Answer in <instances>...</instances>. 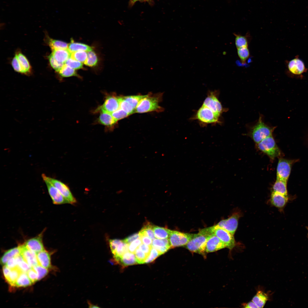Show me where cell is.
<instances>
[{
  "instance_id": "cell-42",
  "label": "cell",
  "mask_w": 308,
  "mask_h": 308,
  "mask_svg": "<svg viewBox=\"0 0 308 308\" xmlns=\"http://www.w3.org/2000/svg\"><path fill=\"white\" fill-rule=\"evenodd\" d=\"M33 268L37 273L38 281L40 280L45 277L48 272L47 269L39 264L33 267Z\"/></svg>"
},
{
  "instance_id": "cell-38",
  "label": "cell",
  "mask_w": 308,
  "mask_h": 308,
  "mask_svg": "<svg viewBox=\"0 0 308 308\" xmlns=\"http://www.w3.org/2000/svg\"><path fill=\"white\" fill-rule=\"evenodd\" d=\"M11 270L9 277L6 280L11 285L14 286L15 282L22 272L17 268Z\"/></svg>"
},
{
  "instance_id": "cell-5",
  "label": "cell",
  "mask_w": 308,
  "mask_h": 308,
  "mask_svg": "<svg viewBox=\"0 0 308 308\" xmlns=\"http://www.w3.org/2000/svg\"><path fill=\"white\" fill-rule=\"evenodd\" d=\"M256 144L260 150L266 154L272 160L281 155L280 151L272 135L265 138Z\"/></svg>"
},
{
  "instance_id": "cell-59",
  "label": "cell",
  "mask_w": 308,
  "mask_h": 308,
  "mask_svg": "<svg viewBox=\"0 0 308 308\" xmlns=\"http://www.w3.org/2000/svg\"><path fill=\"white\" fill-rule=\"evenodd\" d=\"M139 0H133V1H132L131 3V5H133L137 1H139Z\"/></svg>"
},
{
  "instance_id": "cell-30",
  "label": "cell",
  "mask_w": 308,
  "mask_h": 308,
  "mask_svg": "<svg viewBox=\"0 0 308 308\" xmlns=\"http://www.w3.org/2000/svg\"><path fill=\"white\" fill-rule=\"evenodd\" d=\"M153 230L155 238L159 239L168 238L171 231L167 228L154 225Z\"/></svg>"
},
{
  "instance_id": "cell-25",
  "label": "cell",
  "mask_w": 308,
  "mask_h": 308,
  "mask_svg": "<svg viewBox=\"0 0 308 308\" xmlns=\"http://www.w3.org/2000/svg\"><path fill=\"white\" fill-rule=\"evenodd\" d=\"M68 49L71 53L79 51L89 52L92 50L91 47L86 44L74 42L72 41L68 44Z\"/></svg>"
},
{
  "instance_id": "cell-62",
  "label": "cell",
  "mask_w": 308,
  "mask_h": 308,
  "mask_svg": "<svg viewBox=\"0 0 308 308\" xmlns=\"http://www.w3.org/2000/svg\"><path fill=\"white\" fill-rule=\"evenodd\" d=\"M133 1V0H130V3L131 4V3H132V1Z\"/></svg>"
},
{
  "instance_id": "cell-22",
  "label": "cell",
  "mask_w": 308,
  "mask_h": 308,
  "mask_svg": "<svg viewBox=\"0 0 308 308\" xmlns=\"http://www.w3.org/2000/svg\"><path fill=\"white\" fill-rule=\"evenodd\" d=\"M134 253L128 251L125 252L120 258L119 264L124 266L137 264Z\"/></svg>"
},
{
  "instance_id": "cell-23",
  "label": "cell",
  "mask_w": 308,
  "mask_h": 308,
  "mask_svg": "<svg viewBox=\"0 0 308 308\" xmlns=\"http://www.w3.org/2000/svg\"><path fill=\"white\" fill-rule=\"evenodd\" d=\"M268 299L267 294L261 290L258 291L253 298L252 301L258 308L263 307Z\"/></svg>"
},
{
  "instance_id": "cell-24",
  "label": "cell",
  "mask_w": 308,
  "mask_h": 308,
  "mask_svg": "<svg viewBox=\"0 0 308 308\" xmlns=\"http://www.w3.org/2000/svg\"><path fill=\"white\" fill-rule=\"evenodd\" d=\"M287 185V182L276 179L272 187V192L288 196Z\"/></svg>"
},
{
  "instance_id": "cell-8",
  "label": "cell",
  "mask_w": 308,
  "mask_h": 308,
  "mask_svg": "<svg viewBox=\"0 0 308 308\" xmlns=\"http://www.w3.org/2000/svg\"><path fill=\"white\" fill-rule=\"evenodd\" d=\"M42 179L47 180L55 187L69 203L73 204L76 202V199L66 184L56 179L47 176L44 174L42 175Z\"/></svg>"
},
{
  "instance_id": "cell-47",
  "label": "cell",
  "mask_w": 308,
  "mask_h": 308,
  "mask_svg": "<svg viewBox=\"0 0 308 308\" xmlns=\"http://www.w3.org/2000/svg\"><path fill=\"white\" fill-rule=\"evenodd\" d=\"M64 64L74 69H80L83 67V64L82 62L70 57L66 60Z\"/></svg>"
},
{
  "instance_id": "cell-3",
  "label": "cell",
  "mask_w": 308,
  "mask_h": 308,
  "mask_svg": "<svg viewBox=\"0 0 308 308\" xmlns=\"http://www.w3.org/2000/svg\"><path fill=\"white\" fill-rule=\"evenodd\" d=\"M221 116L209 108L202 105L192 118L198 121L201 125L221 123Z\"/></svg>"
},
{
  "instance_id": "cell-7",
  "label": "cell",
  "mask_w": 308,
  "mask_h": 308,
  "mask_svg": "<svg viewBox=\"0 0 308 308\" xmlns=\"http://www.w3.org/2000/svg\"><path fill=\"white\" fill-rule=\"evenodd\" d=\"M210 234H214L226 245V248L232 249L235 246L234 235L224 229L216 225L209 227Z\"/></svg>"
},
{
  "instance_id": "cell-54",
  "label": "cell",
  "mask_w": 308,
  "mask_h": 308,
  "mask_svg": "<svg viewBox=\"0 0 308 308\" xmlns=\"http://www.w3.org/2000/svg\"><path fill=\"white\" fill-rule=\"evenodd\" d=\"M140 239L143 243L148 245L151 246L152 240L149 237L145 235L140 236Z\"/></svg>"
},
{
  "instance_id": "cell-43",
  "label": "cell",
  "mask_w": 308,
  "mask_h": 308,
  "mask_svg": "<svg viewBox=\"0 0 308 308\" xmlns=\"http://www.w3.org/2000/svg\"><path fill=\"white\" fill-rule=\"evenodd\" d=\"M48 59L50 64L52 67L55 71L59 72L64 65V63L58 61L54 58L51 54L49 56Z\"/></svg>"
},
{
  "instance_id": "cell-52",
  "label": "cell",
  "mask_w": 308,
  "mask_h": 308,
  "mask_svg": "<svg viewBox=\"0 0 308 308\" xmlns=\"http://www.w3.org/2000/svg\"><path fill=\"white\" fill-rule=\"evenodd\" d=\"M152 247L151 246L141 243L138 248L148 256L150 254Z\"/></svg>"
},
{
  "instance_id": "cell-48",
  "label": "cell",
  "mask_w": 308,
  "mask_h": 308,
  "mask_svg": "<svg viewBox=\"0 0 308 308\" xmlns=\"http://www.w3.org/2000/svg\"><path fill=\"white\" fill-rule=\"evenodd\" d=\"M11 64L15 71L18 72L25 74V72L22 68L18 60L17 54H15Z\"/></svg>"
},
{
  "instance_id": "cell-40",
  "label": "cell",
  "mask_w": 308,
  "mask_h": 308,
  "mask_svg": "<svg viewBox=\"0 0 308 308\" xmlns=\"http://www.w3.org/2000/svg\"><path fill=\"white\" fill-rule=\"evenodd\" d=\"M119 108L130 115L135 112V109L123 96H121Z\"/></svg>"
},
{
  "instance_id": "cell-14",
  "label": "cell",
  "mask_w": 308,
  "mask_h": 308,
  "mask_svg": "<svg viewBox=\"0 0 308 308\" xmlns=\"http://www.w3.org/2000/svg\"><path fill=\"white\" fill-rule=\"evenodd\" d=\"M44 231L36 236L27 240L24 244L29 250L36 254L45 250L43 243Z\"/></svg>"
},
{
  "instance_id": "cell-2",
  "label": "cell",
  "mask_w": 308,
  "mask_h": 308,
  "mask_svg": "<svg viewBox=\"0 0 308 308\" xmlns=\"http://www.w3.org/2000/svg\"><path fill=\"white\" fill-rule=\"evenodd\" d=\"M161 95L148 94L140 101L135 110V112L144 113L151 112H159L163 109L159 106Z\"/></svg>"
},
{
  "instance_id": "cell-31",
  "label": "cell",
  "mask_w": 308,
  "mask_h": 308,
  "mask_svg": "<svg viewBox=\"0 0 308 308\" xmlns=\"http://www.w3.org/2000/svg\"><path fill=\"white\" fill-rule=\"evenodd\" d=\"M234 35L235 37V44L237 49L244 47H248L249 43L248 38L249 35V34L245 36H243L235 33Z\"/></svg>"
},
{
  "instance_id": "cell-12",
  "label": "cell",
  "mask_w": 308,
  "mask_h": 308,
  "mask_svg": "<svg viewBox=\"0 0 308 308\" xmlns=\"http://www.w3.org/2000/svg\"><path fill=\"white\" fill-rule=\"evenodd\" d=\"M240 216V214L235 213L228 219L221 220L216 225L234 235L237 229Z\"/></svg>"
},
{
  "instance_id": "cell-53",
  "label": "cell",
  "mask_w": 308,
  "mask_h": 308,
  "mask_svg": "<svg viewBox=\"0 0 308 308\" xmlns=\"http://www.w3.org/2000/svg\"><path fill=\"white\" fill-rule=\"evenodd\" d=\"M6 265L11 269L17 268V264L15 257L10 259L6 263Z\"/></svg>"
},
{
  "instance_id": "cell-37",
  "label": "cell",
  "mask_w": 308,
  "mask_h": 308,
  "mask_svg": "<svg viewBox=\"0 0 308 308\" xmlns=\"http://www.w3.org/2000/svg\"><path fill=\"white\" fill-rule=\"evenodd\" d=\"M87 58L84 62L86 65L89 66H96L97 63L98 59L95 52L92 50L88 52Z\"/></svg>"
},
{
  "instance_id": "cell-41",
  "label": "cell",
  "mask_w": 308,
  "mask_h": 308,
  "mask_svg": "<svg viewBox=\"0 0 308 308\" xmlns=\"http://www.w3.org/2000/svg\"><path fill=\"white\" fill-rule=\"evenodd\" d=\"M152 247H171L168 238L165 239H155L153 240Z\"/></svg>"
},
{
  "instance_id": "cell-35",
  "label": "cell",
  "mask_w": 308,
  "mask_h": 308,
  "mask_svg": "<svg viewBox=\"0 0 308 308\" xmlns=\"http://www.w3.org/2000/svg\"><path fill=\"white\" fill-rule=\"evenodd\" d=\"M59 72L60 75L62 77H67L77 75L74 69L64 63Z\"/></svg>"
},
{
  "instance_id": "cell-39",
  "label": "cell",
  "mask_w": 308,
  "mask_h": 308,
  "mask_svg": "<svg viewBox=\"0 0 308 308\" xmlns=\"http://www.w3.org/2000/svg\"><path fill=\"white\" fill-rule=\"evenodd\" d=\"M87 55L86 51H77L71 53L70 57L81 62L84 63L87 58Z\"/></svg>"
},
{
  "instance_id": "cell-1",
  "label": "cell",
  "mask_w": 308,
  "mask_h": 308,
  "mask_svg": "<svg viewBox=\"0 0 308 308\" xmlns=\"http://www.w3.org/2000/svg\"><path fill=\"white\" fill-rule=\"evenodd\" d=\"M275 127L268 125L264 121L262 116L260 115L257 122L249 128L247 135L257 144L265 138L272 135Z\"/></svg>"
},
{
  "instance_id": "cell-57",
  "label": "cell",
  "mask_w": 308,
  "mask_h": 308,
  "mask_svg": "<svg viewBox=\"0 0 308 308\" xmlns=\"http://www.w3.org/2000/svg\"><path fill=\"white\" fill-rule=\"evenodd\" d=\"M244 307L247 308H258L256 304L252 301H250L247 303L245 304Z\"/></svg>"
},
{
  "instance_id": "cell-45",
  "label": "cell",
  "mask_w": 308,
  "mask_h": 308,
  "mask_svg": "<svg viewBox=\"0 0 308 308\" xmlns=\"http://www.w3.org/2000/svg\"><path fill=\"white\" fill-rule=\"evenodd\" d=\"M161 255V254L157 250L152 247L149 255L145 260V263H151Z\"/></svg>"
},
{
  "instance_id": "cell-29",
  "label": "cell",
  "mask_w": 308,
  "mask_h": 308,
  "mask_svg": "<svg viewBox=\"0 0 308 308\" xmlns=\"http://www.w3.org/2000/svg\"><path fill=\"white\" fill-rule=\"evenodd\" d=\"M46 41L52 51L55 49L68 48V44L64 42L53 39L48 37Z\"/></svg>"
},
{
  "instance_id": "cell-9",
  "label": "cell",
  "mask_w": 308,
  "mask_h": 308,
  "mask_svg": "<svg viewBox=\"0 0 308 308\" xmlns=\"http://www.w3.org/2000/svg\"><path fill=\"white\" fill-rule=\"evenodd\" d=\"M121 98L113 94H107L104 103L97 108L94 112L104 111L112 114L119 108Z\"/></svg>"
},
{
  "instance_id": "cell-27",
  "label": "cell",
  "mask_w": 308,
  "mask_h": 308,
  "mask_svg": "<svg viewBox=\"0 0 308 308\" xmlns=\"http://www.w3.org/2000/svg\"><path fill=\"white\" fill-rule=\"evenodd\" d=\"M32 284L27 273L21 272L14 286L19 287H26L31 285Z\"/></svg>"
},
{
  "instance_id": "cell-4",
  "label": "cell",
  "mask_w": 308,
  "mask_h": 308,
  "mask_svg": "<svg viewBox=\"0 0 308 308\" xmlns=\"http://www.w3.org/2000/svg\"><path fill=\"white\" fill-rule=\"evenodd\" d=\"M208 236L199 233L197 234H193L191 239L184 246L191 252L205 256L206 253V247Z\"/></svg>"
},
{
  "instance_id": "cell-32",
  "label": "cell",
  "mask_w": 308,
  "mask_h": 308,
  "mask_svg": "<svg viewBox=\"0 0 308 308\" xmlns=\"http://www.w3.org/2000/svg\"><path fill=\"white\" fill-rule=\"evenodd\" d=\"M15 258L17 264V268L21 272L27 273L32 268L24 260L20 254Z\"/></svg>"
},
{
  "instance_id": "cell-36",
  "label": "cell",
  "mask_w": 308,
  "mask_h": 308,
  "mask_svg": "<svg viewBox=\"0 0 308 308\" xmlns=\"http://www.w3.org/2000/svg\"><path fill=\"white\" fill-rule=\"evenodd\" d=\"M237 51L238 56L242 64H245L250 55V51L248 47L237 48Z\"/></svg>"
},
{
  "instance_id": "cell-44",
  "label": "cell",
  "mask_w": 308,
  "mask_h": 308,
  "mask_svg": "<svg viewBox=\"0 0 308 308\" xmlns=\"http://www.w3.org/2000/svg\"><path fill=\"white\" fill-rule=\"evenodd\" d=\"M111 114L114 119L117 121L130 115L120 108Z\"/></svg>"
},
{
  "instance_id": "cell-28",
  "label": "cell",
  "mask_w": 308,
  "mask_h": 308,
  "mask_svg": "<svg viewBox=\"0 0 308 308\" xmlns=\"http://www.w3.org/2000/svg\"><path fill=\"white\" fill-rule=\"evenodd\" d=\"M153 225L150 222H146L139 232V236H146L153 240L155 238L153 231Z\"/></svg>"
},
{
  "instance_id": "cell-21",
  "label": "cell",
  "mask_w": 308,
  "mask_h": 308,
  "mask_svg": "<svg viewBox=\"0 0 308 308\" xmlns=\"http://www.w3.org/2000/svg\"><path fill=\"white\" fill-rule=\"evenodd\" d=\"M39 265L47 269L51 267L50 258V254L45 250L36 254Z\"/></svg>"
},
{
  "instance_id": "cell-26",
  "label": "cell",
  "mask_w": 308,
  "mask_h": 308,
  "mask_svg": "<svg viewBox=\"0 0 308 308\" xmlns=\"http://www.w3.org/2000/svg\"><path fill=\"white\" fill-rule=\"evenodd\" d=\"M19 254L20 250L19 246L8 250L5 252L1 257V264L3 265H5L10 259L15 257Z\"/></svg>"
},
{
  "instance_id": "cell-50",
  "label": "cell",
  "mask_w": 308,
  "mask_h": 308,
  "mask_svg": "<svg viewBox=\"0 0 308 308\" xmlns=\"http://www.w3.org/2000/svg\"><path fill=\"white\" fill-rule=\"evenodd\" d=\"M27 273L33 283L38 281L37 274L33 268L29 270Z\"/></svg>"
},
{
  "instance_id": "cell-6",
  "label": "cell",
  "mask_w": 308,
  "mask_h": 308,
  "mask_svg": "<svg viewBox=\"0 0 308 308\" xmlns=\"http://www.w3.org/2000/svg\"><path fill=\"white\" fill-rule=\"evenodd\" d=\"M218 92H209L204 100L202 105L205 106L215 113L221 116L227 109L224 108L218 98Z\"/></svg>"
},
{
  "instance_id": "cell-11",
  "label": "cell",
  "mask_w": 308,
  "mask_h": 308,
  "mask_svg": "<svg viewBox=\"0 0 308 308\" xmlns=\"http://www.w3.org/2000/svg\"><path fill=\"white\" fill-rule=\"evenodd\" d=\"M292 161L283 158L279 159L277 168L276 179L287 182L290 175Z\"/></svg>"
},
{
  "instance_id": "cell-17",
  "label": "cell",
  "mask_w": 308,
  "mask_h": 308,
  "mask_svg": "<svg viewBox=\"0 0 308 308\" xmlns=\"http://www.w3.org/2000/svg\"><path fill=\"white\" fill-rule=\"evenodd\" d=\"M226 248V245L214 234L208 236L206 251L207 253L213 252Z\"/></svg>"
},
{
  "instance_id": "cell-49",
  "label": "cell",
  "mask_w": 308,
  "mask_h": 308,
  "mask_svg": "<svg viewBox=\"0 0 308 308\" xmlns=\"http://www.w3.org/2000/svg\"><path fill=\"white\" fill-rule=\"evenodd\" d=\"M141 241L140 238L137 239L131 243L129 246V252L134 253L136 250L141 243Z\"/></svg>"
},
{
  "instance_id": "cell-18",
  "label": "cell",
  "mask_w": 308,
  "mask_h": 308,
  "mask_svg": "<svg viewBox=\"0 0 308 308\" xmlns=\"http://www.w3.org/2000/svg\"><path fill=\"white\" fill-rule=\"evenodd\" d=\"M287 68L290 73L294 75H300L305 72L306 68L303 61L298 58L290 60L287 64Z\"/></svg>"
},
{
  "instance_id": "cell-56",
  "label": "cell",
  "mask_w": 308,
  "mask_h": 308,
  "mask_svg": "<svg viewBox=\"0 0 308 308\" xmlns=\"http://www.w3.org/2000/svg\"><path fill=\"white\" fill-rule=\"evenodd\" d=\"M11 269L9 268L6 265L4 266L3 268V271L4 276L5 279H7L11 272Z\"/></svg>"
},
{
  "instance_id": "cell-55",
  "label": "cell",
  "mask_w": 308,
  "mask_h": 308,
  "mask_svg": "<svg viewBox=\"0 0 308 308\" xmlns=\"http://www.w3.org/2000/svg\"><path fill=\"white\" fill-rule=\"evenodd\" d=\"M152 247L157 250L160 253L161 255L167 252L169 249L171 248L170 247Z\"/></svg>"
},
{
  "instance_id": "cell-15",
  "label": "cell",
  "mask_w": 308,
  "mask_h": 308,
  "mask_svg": "<svg viewBox=\"0 0 308 308\" xmlns=\"http://www.w3.org/2000/svg\"><path fill=\"white\" fill-rule=\"evenodd\" d=\"M100 114L97 119L96 123L104 126L107 130H112L117 123L111 113L104 111L100 112Z\"/></svg>"
},
{
  "instance_id": "cell-34",
  "label": "cell",
  "mask_w": 308,
  "mask_h": 308,
  "mask_svg": "<svg viewBox=\"0 0 308 308\" xmlns=\"http://www.w3.org/2000/svg\"><path fill=\"white\" fill-rule=\"evenodd\" d=\"M145 95H135L123 96L124 99L128 102L135 109L140 101L145 97Z\"/></svg>"
},
{
  "instance_id": "cell-10",
  "label": "cell",
  "mask_w": 308,
  "mask_h": 308,
  "mask_svg": "<svg viewBox=\"0 0 308 308\" xmlns=\"http://www.w3.org/2000/svg\"><path fill=\"white\" fill-rule=\"evenodd\" d=\"M193 234L171 230L168 239L171 248L184 246L192 238Z\"/></svg>"
},
{
  "instance_id": "cell-13",
  "label": "cell",
  "mask_w": 308,
  "mask_h": 308,
  "mask_svg": "<svg viewBox=\"0 0 308 308\" xmlns=\"http://www.w3.org/2000/svg\"><path fill=\"white\" fill-rule=\"evenodd\" d=\"M43 179L46 185L49 194L54 204H61L69 203L55 187L47 180Z\"/></svg>"
},
{
  "instance_id": "cell-58",
  "label": "cell",
  "mask_w": 308,
  "mask_h": 308,
  "mask_svg": "<svg viewBox=\"0 0 308 308\" xmlns=\"http://www.w3.org/2000/svg\"><path fill=\"white\" fill-rule=\"evenodd\" d=\"M88 304L89 305V307H96V308L99 307H98L97 306L91 304L89 302V303H88Z\"/></svg>"
},
{
  "instance_id": "cell-19",
  "label": "cell",
  "mask_w": 308,
  "mask_h": 308,
  "mask_svg": "<svg viewBox=\"0 0 308 308\" xmlns=\"http://www.w3.org/2000/svg\"><path fill=\"white\" fill-rule=\"evenodd\" d=\"M288 196L272 192L271 195L272 204L276 207L283 209L290 200Z\"/></svg>"
},
{
  "instance_id": "cell-51",
  "label": "cell",
  "mask_w": 308,
  "mask_h": 308,
  "mask_svg": "<svg viewBox=\"0 0 308 308\" xmlns=\"http://www.w3.org/2000/svg\"><path fill=\"white\" fill-rule=\"evenodd\" d=\"M139 238H140V236L139 233H136L127 237L122 240L124 242L129 245L134 240Z\"/></svg>"
},
{
  "instance_id": "cell-61",
  "label": "cell",
  "mask_w": 308,
  "mask_h": 308,
  "mask_svg": "<svg viewBox=\"0 0 308 308\" xmlns=\"http://www.w3.org/2000/svg\"><path fill=\"white\" fill-rule=\"evenodd\" d=\"M306 229H307V231H308V226L306 227Z\"/></svg>"
},
{
  "instance_id": "cell-16",
  "label": "cell",
  "mask_w": 308,
  "mask_h": 308,
  "mask_svg": "<svg viewBox=\"0 0 308 308\" xmlns=\"http://www.w3.org/2000/svg\"><path fill=\"white\" fill-rule=\"evenodd\" d=\"M20 254L31 267L39 265L36 254L28 248L24 244L19 246Z\"/></svg>"
},
{
  "instance_id": "cell-46",
  "label": "cell",
  "mask_w": 308,
  "mask_h": 308,
  "mask_svg": "<svg viewBox=\"0 0 308 308\" xmlns=\"http://www.w3.org/2000/svg\"><path fill=\"white\" fill-rule=\"evenodd\" d=\"M134 253L138 264H141L145 263V260L147 256L143 252L138 248Z\"/></svg>"
},
{
  "instance_id": "cell-33",
  "label": "cell",
  "mask_w": 308,
  "mask_h": 308,
  "mask_svg": "<svg viewBox=\"0 0 308 308\" xmlns=\"http://www.w3.org/2000/svg\"><path fill=\"white\" fill-rule=\"evenodd\" d=\"M17 55L19 62L25 74L29 73L31 69V66L26 57L21 52L19 53Z\"/></svg>"
},
{
  "instance_id": "cell-20",
  "label": "cell",
  "mask_w": 308,
  "mask_h": 308,
  "mask_svg": "<svg viewBox=\"0 0 308 308\" xmlns=\"http://www.w3.org/2000/svg\"><path fill=\"white\" fill-rule=\"evenodd\" d=\"M51 54L58 61L64 63L70 57L71 53L68 49H55L52 50Z\"/></svg>"
},
{
  "instance_id": "cell-60",
  "label": "cell",
  "mask_w": 308,
  "mask_h": 308,
  "mask_svg": "<svg viewBox=\"0 0 308 308\" xmlns=\"http://www.w3.org/2000/svg\"><path fill=\"white\" fill-rule=\"evenodd\" d=\"M142 0L145 1H150L151 0Z\"/></svg>"
}]
</instances>
